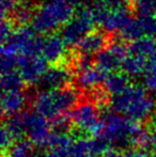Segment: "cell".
Here are the masks:
<instances>
[{"label":"cell","mask_w":156,"mask_h":157,"mask_svg":"<svg viewBox=\"0 0 156 157\" xmlns=\"http://www.w3.org/2000/svg\"><path fill=\"white\" fill-rule=\"evenodd\" d=\"M104 128L101 136L115 149L121 151H129L136 147L138 137L143 128L127 117L118 113L115 110H105L102 116Z\"/></svg>","instance_id":"1"},{"label":"cell","mask_w":156,"mask_h":157,"mask_svg":"<svg viewBox=\"0 0 156 157\" xmlns=\"http://www.w3.org/2000/svg\"><path fill=\"white\" fill-rule=\"evenodd\" d=\"M111 109L136 122H142L154 112L155 101L143 86H129L123 93L112 96Z\"/></svg>","instance_id":"2"},{"label":"cell","mask_w":156,"mask_h":157,"mask_svg":"<svg viewBox=\"0 0 156 157\" xmlns=\"http://www.w3.org/2000/svg\"><path fill=\"white\" fill-rule=\"evenodd\" d=\"M33 107L36 112L47 120L72 111L78 105L79 94L75 89L65 87L55 90H43L33 96Z\"/></svg>","instance_id":"3"},{"label":"cell","mask_w":156,"mask_h":157,"mask_svg":"<svg viewBox=\"0 0 156 157\" xmlns=\"http://www.w3.org/2000/svg\"><path fill=\"white\" fill-rule=\"evenodd\" d=\"M72 2H46L36 9L31 28L39 34H51L75 15Z\"/></svg>","instance_id":"4"},{"label":"cell","mask_w":156,"mask_h":157,"mask_svg":"<svg viewBox=\"0 0 156 157\" xmlns=\"http://www.w3.org/2000/svg\"><path fill=\"white\" fill-rule=\"evenodd\" d=\"M44 37L36 35L32 28L19 26L6 42L2 43L1 52L17 56H40L42 54Z\"/></svg>","instance_id":"5"},{"label":"cell","mask_w":156,"mask_h":157,"mask_svg":"<svg viewBox=\"0 0 156 157\" xmlns=\"http://www.w3.org/2000/svg\"><path fill=\"white\" fill-rule=\"evenodd\" d=\"M94 25L96 24L90 8L82 6L75 13L73 18L62 27L61 36L67 47H76L88 33L93 31Z\"/></svg>","instance_id":"6"},{"label":"cell","mask_w":156,"mask_h":157,"mask_svg":"<svg viewBox=\"0 0 156 157\" xmlns=\"http://www.w3.org/2000/svg\"><path fill=\"white\" fill-rule=\"evenodd\" d=\"M74 126L92 137L102 134L104 123L97 106L92 101H85L76 106L70 113Z\"/></svg>","instance_id":"7"},{"label":"cell","mask_w":156,"mask_h":157,"mask_svg":"<svg viewBox=\"0 0 156 157\" xmlns=\"http://www.w3.org/2000/svg\"><path fill=\"white\" fill-rule=\"evenodd\" d=\"M23 119L25 135L34 145L47 147L51 136V126L47 122V119L39 114L38 112L23 111L21 112Z\"/></svg>","instance_id":"8"},{"label":"cell","mask_w":156,"mask_h":157,"mask_svg":"<svg viewBox=\"0 0 156 157\" xmlns=\"http://www.w3.org/2000/svg\"><path fill=\"white\" fill-rule=\"evenodd\" d=\"M128 56L129 46L125 45L122 39L116 40L96 55L95 64L108 73L113 72L122 66Z\"/></svg>","instance_id":"9"},{"label":"cell","mask_w":156,"mask_h":157,"mask_svg":"<svg viewBox=\"0 0 156 157\" xmlns=\"http://www.w3.org/2000/svg\"><path fill=\"white\" fill-rule=\"evenodd\" d=\"M18 72L28 85H36L41 81L47 71V61L40 56H19Z\"/></svg>","instance_id":"10"},{"label":"cell","mask_w":156,"mask_h":157,"mask_svg":"<svg viewBox=\"0 0 156 157\" xmlns=\"http://www.w3.org/2000/svg\"><path fill=\"white\" fill-rule=\"evenodd\" d=\"M73 74L69 67L60 64H52V66L47 68L39 83L44 90L61 89L69 86Z\"/></svg>","instance_id":"11"},{"label":"cell","mask_w":156,"mask_h":157,"mask_svg":"<svg viewBox=\"0 0 156 157\" xmlns=\"http://www.w3.org/2000/svg\"><path fill=\"white\" fill-rule=\"evenodd\" d=\"M109 73L97 65H90L79 70L76 76V83L82 90H95L105 82Z\"/></svg>","instance_id":"12"},{"label":"cell","mask_w":156,"mask_h":157,"mask_svg":"<svg viewBox=\"0 0 156 157\" xmlns=\"http://www.w3.org/2000/svg\"><path fill=\"white\" fill-rule=\"evenodd\" d=\"M67 52V44L64 43L62 36L57 34H48L44 37L42 57L47 62L51 64H58L60 61L64 60Z\"/></svg>","instance_id":"13"},{"label":"cell","mask_w":156,"mask_h":157,"mask_svg":"<svg viewBox=\"0 0 156 157\" xmlns=\"http://www.w3.org/2000/svg\"><path fill=\"white\" fill-rule=\"evenodd\" d=\"M28 96L23 91L2 92L1 97V113L3 118L15 116L23 112L26 107Z\"/></svg>","instance_id":"14"},{"label":"cell","mask_w":156,"mask_h":157,"mask_svg":"<svg viewBox=\"0 0 156 157\" xmlns=\"http://www.w3.org/2000/svg\"><path fill=\"white\" fill-rule=\"evenodd\" d=\"M108 44L109 39L104 32L93 30L88 33L76 47H77L78 54L92 56V55H97L101 50L106 48Z\"/></svg>","instance_id":"15"},{"label":"cell","mask_w":156,"mask_h":157,"mask_svg":"<svg viewBox=\"0 0 156 157\" xmlns=\"http://www.w3.org/2000/svg\"><path fill=\"white\" fill-rule=\"evenodd\" d=\"M131 18L133 16L128 8L120 9V10L111 11L102 26L105 31L108 33L120 32Z\"/></svg>","instance_id":"16"},{"label":"cell","mask_w":156,"mask_h":157,"mask_svg":"<svg viewBox=\"0 0 156 157\" xmlns=\"http://www.w3.org/2000/svg\"><path fill=\"white\" fill-rule=\"evenodd\" d=\"M129 54L148 60L156 55V40L151 36H142L131 42Z\"/></svg>","instance_id":"17"},{"label":"cell","mask_w":156,"mask_h":157,"mask_svg":"<svg viewBox=\"0 0 156 157\" xmlns=\"http://www.w3.org/2000/svg\"><path fill=\"white\" fill-rule=\"evenodd\" d=\"M129 87V77L124 73H111L104 82V89L109 95L116 96Z\"/></svg>","instance_id":"18"},{"label":"cell","mask_w":156,"mask_h":157,"mask_svg":"<svg viewBox=\"0 0 156 157\" xmlns=\"http://www.w3.org/2000/svg\"><path fill=\"white\" fill-rule=\"evenodd\" d=\"M122 71L128 77H139L142 76L146 67V60L140 57L131 55L124 60L122 64Z\"/></svg>","instance_id":"19"},{"label":"cell","mask_w":156,"mask_h":157,"mask_svg":"<svg viewBox=\"0 0 156 157\" xmlns=\"http://www.w3.org/2000/svg\"><path fill=\"white\" fill-rule=\"evenodd\" d=\"M25 80L23 79L19 72L11 71V72L2 73L1 75V88L2 92L9 91H21Z\"/></svg>","instance_id":"20"},{"label":"cell","mask_w":156,"mask_h":157,"mask_svg":"<svg viewBox=\"0 0 156 157\" xmlns=\"http://www.w3.org/2000/svg\"><path fill=\"white\" fill-rule=\"evenodd\" d=\"M34 11H36V9L32 8L29 3L21 2L11 14V19L15 25L26 26L27 24L31 23L34 15Z\"/></svg>","instance_id":"21"},{"label":"cell","mask_w":156,"mask_h":157,"mask_svg":"<svg viewBox=\"0 0 156 157\" xmlns=\"http://www.w3.org/2000/svg\"><path fill=\"white\" fill-rule=\"evenodd\" d=\"M33 145L29 139H18L4 154L6 157H32L34 155Z\"/></svg>","instance_id":"22"},{"label":"cell","mask_w":156,"mask_h":157,"mask_svg":"<svg viewBox=\"0 0 156 157\" xmlns=\"http://www.w3.org/2000/svg\"><path fill=\"white\" fill-rule=\"evenodd\" d=\"M119 33L121 35L120 39H122L123 41H129V42L136 41V40L140 39V37L144 36L143 32L141 30V27L139 25V21H138V18L135 19L134 17Z\"/></svg>","instance_id":"23"},{"label":"cell","mask_w":156,"mask_h":157,"mask_svg":"<svg viewBox=\"0 0 156 157\" xmlns=\"http://www.w3.org/2000/svg\"><path fill=\"white\" fill-rule=\"evenodd\" d=\"M89 8L95 24L101 26L104 24L105 19L107 18L109 13L111 12L108 6H106V3L104 2V0H97V1L93 2L91 6H89Z\"/></svg>","instance_id":"24"},{"label":"cell","mask_w":156,"mask_h":157,"mask_svg":"<svg viewBox=\"0 0 156 157\" xmlns=\"http://www.w3.org/2000/svg\"><path fill=\"white\" fill-rule=\"evenodd\" d=\"M73 125L71 116H65V114H61L51 120V124H50L51 132L55 134H69L73 128Z\"/></svg>","instance_id":"25"},{"label":"cell","mask_w":156,"mask_h":157,"mask_svg":"<svg viewBox=\"0 0 156 157\" xmlns=\"http://www.w3.org/2000/svg\"><path fill=\"white\" fill-rule=\"evenodd\" d=\"M138 21L144 36H156V15H139Z\"/></svg>","instance_id":"26"},{"label":"cell","mask_w":156,"mask_h":157,"mask_svg":"<svg viewBox=\"0 0 156 157\" xmlns=\"http://www.w3.org/2000/svg\"><path fill=\"white\" fill-rule=\"evenodd\" d=\"M19 56L14 54L1 52V72L6 73L11 71H15V68L18 66Z\"/></svg>","instance_id":"27"},{"label":"cell","mask_w":156,"mask_h":157,"mask_svg":"<svg viewBox=\"0 0 156 157\" xmlns=\"http://www.w3.org/2000/svg\"><path fill=\"white\" fill-rule=\"evenodd\" d=\"M134 4L138 15H156V0H138Z\"/></svg>","instance_id":"28"},{"label":"cell","mask_w":156,"mask_h":157,"mask_svg":"<svg viewBox=\"0 0 156 157\" xmlns=\"http://www.w3.org/2000/svg\"><path fill=\"white\" fill-rule=\"evenodd\" d=\"M15 24L10 17H1V24H0V36H1V42L4 43L11 37V35L14 32Z\"/></svg>","instance_id":"29"},{"label":"cell","mask_w":156,"mask_h":157,"mask_svg":"<svg viewBox=\"0 0 156 157\" xmlns=\"http://www.w3.org/2000/svg\"><path fill=\"white\" fill-rule=\"evenodd\" d=\"M14 140H15V138L10 132V130H9L6 126H2L1 135H0V142H1L2 153L3 154L6 153V151H8V150L13 145Z\"/></svg>","instance_id":"30"},{"label":"cell","mask_w":156,"mask_h":157,"mask_svg":"<svg viewBox=\"0 0 156 157\" xmlns=\"http://www.w3.org/2000/svg\"><path fill=\"white\" fill-rule=\"evenodd\" d=\"M19 3H21L19 0H1L0 1L1 17H9V15L12 14Z\"/></svg>","instance_id":"31"},{"label":"cell","mask_w":156,"mask_h":157,"mask_svg":"<svg viewBox=\"0 0 156 157\" xmlns=\"http://www.w3.org/2000/svg\"><path fill=\"white\" fill-rule=\"evenodd\" d=\"M104 2L106 3V6H108L110 11L128 8V6H127L128 0H104Z\"/></svg>","instance_id":"32"},{"label":"cell","mask_w":156,"mask_h":157,"mask_svg":"<svg viewBox=\"0 0 156 157\" xmlns=\"http://www.w3.org/2000/svg\"><path fill=\"white\" fill-rule=\"evenodd\" d=\"M32 157H69V151H62V150H49V152H47V153L34 154Z\"/></svg>","instance_id":"33"},{"label":"cell","mask_w":156,"mask_h":157,"mask_svg":"<svg viewBox=\"0 0 156 157\" xmlns=\"http://www.w3.org/2000/svg\"><path fill=\"white\" fill-rule=\"evenodd\" d=\"M127 157H154L153 154H150L146 152V150H140V149H133L126 151Z\"/></svg>","instance_id":"34"},{"label":"cell","mask_w":156,"mask_h":157,"mask_svg":"<svg viewBox=\"0 0 156 157\" xmlns=\"http://www.w3.org/2000/svg\"><path fill=\"white\" fill-rule=\"evenodd\" d=\"M104 157H127L126 152H123L118 149H109L104 154Z\"/></svg>","instance_id":"35"},{"label":"cell","mask_w":156,"mask_h":157,"mask_svg":"<svg viewBox=\"0 0 156 157\" xmlns=\"http://www.w3.org/2000/svg\"><path fill=\"white\" fill-rule=\"evenodd\" d=\"M73 4H82V3H86V2L90 1V0H70Z\"/></svg>","instance_id":"36"},{"label":"cell","mask_w":156,"mask_h":157,"mask_svg":"<svg viewBox=\"0 0 156 157\" xmlns=\"http://www.w3.org/2000/svg\"><path fill=\"white\" fill-rule=\"evenodd\" d=\"M51 2H67V0H49Z\"/></svg>","instance_id":"37"},{"label":"cell","mask_w":156,"mask_h":157,"mask_svg":"<svg viewBox=\"0 0 156 157\" xmlns=\"http://www.w3.org/2000/svg\"><path fill=\"white\" fill-rule=\"evenodd\" d=\"M129 2H131V3H136V2L138 1V0H128Z\"/></svg>","instance_id":"38"}]
</instances>
